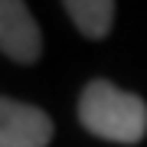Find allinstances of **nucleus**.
I'll return each mask as SVG.
<instances>
[{"label":"nucleus","instance_id":"3","mask_svg":"<svg viewBox=\"0 0 147 147\" xmlns=\"http://www.w3.org/2000/svg\"><path fill=\"white\" fill-rule=\"evenodd\" d=\"M53 141V121L36 105L0 95V147H46Z\"/></svg>","mask_w":147,"mask_h":147},{"label":"nucleus","instance_id":"2","mask_svg":"<svg viewBox=\"0 0 147 147\" xmlns=\"http://www.w3.org/2000/svg\"><path fill=\"white\" fill-rule=\"evenodd\" d=\"M0 53L20 65H33L42 53V33L20 0H0Z\"/></svg>","mask_w":147,"mask_h":147},{"label":"nucleus","instance_id":"4","mask_svg":"<svg viewBox=\"0 0 147 147\" xmlns=\"http://www.w3.org/2000/svg\"><path fill=\"white\" fill-rule=\"evenodd\" d=\"M62 10L69 13V20L75 23V30L88 39H105L111 33L118 7L111 0H65Z\"/></svg>","mask_w":147,"mask_h":147},{"label":"nucleus","instance_id":"1","mask_svg":"<svg viewBox=\"0 0 147 147\" xmlns=\"http://www.w3.org/2000/svg\"><path fill=\"white\" fill-rule=\"evenodd\" d=\"M82 127L111 144H137L147 134V105L141 95L124 92L105 79L85 85L79 98Z\"/></svg>","mask_w":147,"mask_h":147}]
</instances>
